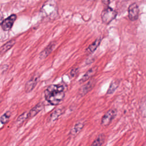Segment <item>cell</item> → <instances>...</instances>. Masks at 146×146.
I'll return each instance as SVG.
<instances>
[{"mask_svg":"<svg viewBox=\"0 0 146 146\" xmlns=\"http://www.w3.org/2000/svg\"><path fill=\"white\" fill-rule=\"evenodd\" d=\"M38 77L37 75H35L33 76L26 84L25 90V92L29 93L31 92L35 87L37 82H38Z\"/></svg>","mask_w":146,"mask_h":146,"instance_id":"9","label":"cell"},{"mask_svg":"<svg viewBox=\"0 0 146 146\" xmlns=\"http://www.w3.org/2000/svg\"><path fill=\"white\" fill-rule=\"evenodd\" d=\"M28 119V112H24L22 114H21L17 119V123L18 124H22L25 120Z\"/></svg>","mask_w":146,"mask_h":146,"instance_id":"17","label":"cell"},{"mask_svg":"<svg viewBox=\"0 0 146 146\" xmlns=\"http://www.w3.org/2000/svg\"><path fill=\"white\" fill-rule=\"evenodd\" d=\"M78 72V69L77 68H74L72 70V71H71V75L72 76H75V75L77 74Z\"/></svg>","mask_w":146,"mask_h":146,"instance_id":"19","label":"cell"},{"mask_svg":"<svg viewBox=\"0 0 146 146\" xmlns=\"http://www.w3.org/2000/svg\"><path fill=\"white\" fill-rule=\"evenodd\" d=\"M54 44L52 43H51L47 47H46L45 48V49L40 53V58H46L52 51V50L53 49Z\"/></svg>","mask_w":146,"mask_h":146,"instance_id":"15","label":"cell"},{"mask_svg":"<svg viewBox=\"0 0 146 146\" xmlns=\"http://www.w3.org/2000/svg\"><path fill=\"white\" fill-rule=\"evenodd\" d=\"M117 15V12L113 9L107 6L101 14V18L103 22L106 25L109 24Z\"/></svg>","mask_w":146,"mask_h":146,"instance_id":"2","label":"cell"},{"mask_svg":"<svg viewBox=\"0 0 146 146\" xmlns=\"http://www.w3.org/2000/svg\"><path fill=\"white\" fill-rule=\"evenodd\" d=\"M118 84H119V83L118 82H116V81H113L110 86V87L107 91V94H112V93H113V92L116 90V89L117 88V86H118Z\"/></svg>","mask_w":146,"mask_h":146,"instance_id":"18","label":"cell"},{"mask_svg":"<svg viewBox=\"0 0 146 146\" xmlns=\"http://www.w3.org/2000/svg\"><path fill=\"white\" fill-rule=\"evenodd\" d=\"M15 43V40L13 39V40H11L9 41L8 42H7L4 45H3L1 48V54H3V53L5 52L6 51H7V50H9V49H10L14 46Z\"/></svg>","mask_w":146,"mask_h":146,"instance_id":"14","label":"cell"},{"mask_svg":"<svg viewBox=\"0 0 146 146\" xmlns=\"http://www.w3.org/2000/svg\"><path fill=\"white\" fill-rule=\"evenodd\" d=\"M11 112L10 111H7L5 112L1 116L0 121H1V124H6L9 121V120L11 117Z\"/></svg>","mask_w":146,"mask_h":146,"instance_id":"16","label":"cell"},{"mask_svg":"<svg viewBox=\"0 0 146 146\" xmlns=\"http://www.w3.org/2000/svg\"><path fill=\"white\" fill-rule=\"evenodd\" d=\"M17 19L15 14H12L5 19L1 23V27L4 31H9L13 27L14 23Z\"/></svg>","mask_w":146,"mask_h":146,"instance_id":"4","label":"cell"},{"mask_svg":"<svg viewBox=\"0 0 146 146\" xmlns=\"http://www.w3.org/2000/svg\"><path fill=\"white\" fill-rule=\"evenodd\" d=\"M102 2H103V4H104L105 5L107 6L109 5L110 3V0H102Z\"/></svg>","mask_w":146,"mask_h":146,"instance_id":"20","label":"cell"},{"mask_svg":"<svg viewBox=\"0 0 146 146\" xmlns=\"http://www.w3.org/2000/svg\"><path fill=\"white\" fill-rule=\"evenodd\" d=\"M84 125H85V123L83 121H79L70 129L69 135L71 137L76 136L81 132Z\"/></svg>","mask_w":146,"mask_h":146,"instance_id":"6","label":"cell"},{"mask_svg":"<svg viewBox=\"0 0 146 146\" xmlns=\"http://www.w3.org/2000/svg\"><path fill=\"white\" fill-rule=\"evenodd\" d=\"M65 111L64 107H60L54 110L49 116L48 121L50 122H54L57 120L59 117L64 113Z\"/></svg>","mask_w":146,"mask_h":146,"instance_id":"8","label":"cell"},{"mask_svg":"<svg viewBox=\"0 0 146 146\" xmlns=\"http://www.w3.org/2000/svg\"><path fill=\"white\" fill-rule=\"evenodd\" d=\"M105 140V135L104 133H100L97 136L90 146H101Z\"/></svg>","mask_w":146,"mask_h":146,"instance_id":"12","label":"cell"},{"mask_svg":"<svg viewBox=\"0 0 146 146\" xmlns=\"http://www.w3.org/2000/svg\"><path fill=\"white\" fill-rule=\"evenodd\" d=\"M94 86V83L92 81H90L88 82L86 84L84 85L80 90L79 91V94L81 96H83L85 95L88 91L91 90V89Z\"/></svg>","mask_w":146,"mask_h":146,"instance_id":"10","label":"cell"},{"mask_svg":"<svg viewBox=\"0 0 146 146\" xmlns=\"http://www.w3.org/2000/svg\"><path fill=\"white\" fill-rule=\"evenodd\" d=\"M139 10L136 3L131 4L128 7V17L131 21H135L139 16Z\"/></svg>","mask_w":146,"mask_h":146,"instance_id":"5","label":"cell"},{"mask_svg":"<svg viewBox=\"0 0 146 146\" xmlns=\"http://www.w3.org/2000/svg\"><path fill=\"white\" fill-rule=\"evenodd\" d=\"M44 104L42 102L38 103L34 107H33L29 112H28V119H31L35 116H36L38 113H39L43 108Z\"/></svg>","mask_w":146,"mask_h":146,"instance_id":"7","label":"cell"},{"mask_svg":"<svg viewBox=\"0 0 146 146\" xmlns=\"http://www.w3.org/2000/svg\"><path fill=\"white\" fill-rule=\"evenodd\" d=\"M66 89L64 84L50 85L44 91L46 100L52 106L60 104L65 97Z\"/></svg>","mask_w":146,"mask_h":146,"instance_id":"1","label":"cell"},{"mask_svg":"<svg viewBox=\"0 0 146 146\" xmlns=\"http://www.w3.org/2000/svg\"><path fill=\"white\" fill-rule=\"evenodd\" d=\"M100 41H101V39L100 38H98L97 39H96L92 44H91L88 46V47L87 49V51L89 53L93 52L96 49V48L99 46V44L100 43Z\"/></svg>","mask_w":146,"mask_h":146,"instance_id":"13","label":"cell"},{"mask_svg":"<svg viewBox=\"0 0 146 146\" xmlns=\"http://www.w3.org/2000/svg\"><path fill=\"white\" fill-rule=\"evenodd\" d=\"M117 115V111L115 109L109 110L102 116L101 119V125L103 127L108 126L113 120Z\"/></svg>","mask_w":146,"mask_h":146,"instance_id":"3","label":"cell"},{"mask_svg":"<svg viewBox=\"0 0 146 146\" xmlns=\"http://www.w3.org/2000/svg\"><path fill=\"white\" fill-rule=\"evenodd\" d=\"M97 70V68L96 67H93L91 69H90L88 71H87V72L83 75V76L81 78V79L80 80V83H83L86 82V80H87L88 79H90L92 75H94L95 74V73L96 72Z\"/></svg>","mask_w":146,"mask_h":146,"instance_id":"11","label":"cell"}]
</instances>
